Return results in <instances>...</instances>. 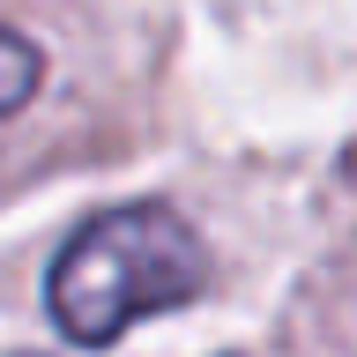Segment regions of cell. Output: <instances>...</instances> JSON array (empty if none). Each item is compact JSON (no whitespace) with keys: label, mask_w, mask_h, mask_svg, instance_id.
<instances>
[{"label":"cell","mask_w":357,"mask_h":357,"mask_svg":"<svg viewBox=\"0 0 357 357\" xmlns=\"http://www.w3.org/2000/svg\"><path fill=\"white\" fill-rule=\"evenodd\" d=\"M208 290V245L172 201H127L89 216L45 275V312L67 342L105 350L134 320L178 312Z\"/></svg>","instance_id":"cell-1"},{"label":"cell","mask_w":357,"mask_h":357,"mask_svg":"<svg viewBox=\"0 0 357 357\" xmlns=\"http://www.w3.org/2000/svg\"><path fill=\"white\" fill-rule=\"evenodd\" d=\"M38 89H45V52L22 38V30L0 22V119H15Z\"/></svg>","instance_id":"cell-2"}]
</instances>
